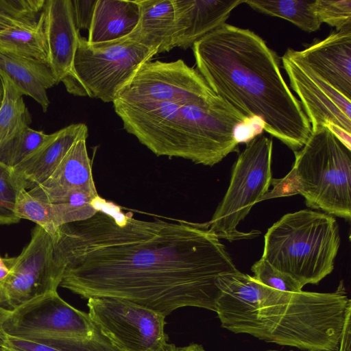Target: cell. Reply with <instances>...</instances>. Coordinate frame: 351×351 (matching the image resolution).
<instances>
[{"label":"cell","instance_id":"obj_37","mask_svg":"<svg viewBox=\"0 0 351 351\" xmlns=\"http://www.w3.org/2000/svg\"><path fill=\"white\" fill-rule=\"evenodd\" d=\"M3 81L0 76V106L3 99Z\"/></svg>","mask_w":351,"mask_h":351},{"label":"cell","instance_id":"obj_14","mask_svg":"<svg viewBox=\"0 0 351 351\" xmlns=\"http://www.w3.org/2000/svg\"><path fill=\"white\" fill-rule=\"evenodd\" d=\"M87 137L79 138L49 178L27 192L40 201L51 204L66 203L80 192L98 195L86 149Z\"/></svg>","mask_w":351,"mask_h":351},{"label":"cell","instance_id":"obj_23","mask_svg":"<svg viewBox=\"0 0 351 351\" xmlns=\"http://www.w3.org/2000/svg\"><path fill=\"white\" fill-rule=\"evenodd\" d=\"M0 346L5 351H119L100 332L90 339H23L4 335Z\"/></svg>","mask_w":351,"mask_h":351},{"label":"cell","instance_id":"obj_21","mask_svg":"<svg viewBox=\"0 0 351 351\" xmlns=\"http://www.w3.org/2000/svg\"><path fill=\"white\" fill-rule=\"evenodd\" d=\"M139 17L136 0H97L87 40L101 44L125 38L136 27Z\"/></svg>","mask_w":351,"mask_h":351},{"label":"cell","instance_id":"obj_28","mask_svg":"<svg viewBox=\"0 0 351 351\" xmlns=\"http://www.w3.org/2000/svg\"><path fill=\"white\" fill-rule=\"evenodd\" d=\"M45 0H0V32L37 23Z\"/></svg>","mask_w":351,"mask_h":351},{"label":"cell","instance_id":"obj_30","mask_svg":"<svg viewBox=\"0 0 351 351\" xmlns=\"http://www.w3.org/2000/svg\"><path fill=\"white\" fill-rule=\"evenodd\" d=\"M251 269L254 273L253 277L267 287L288 293L302 291L303 287L298 282L262 258L252 265Z\"/></svg>","mask_w":351,"mask_h":351},{"label":"cell","instance_id":"obj_12","mask_svg":"<svg viewBox=\"0 0 351 351\" xmlns=\"http://www.w3.org/2000/svg\"><path fill=\"white\" fill-rule=\"evenodd\" d=\"M216 96L197 69L179 59L145 62L121 89L116 99L191 105L206 103Z\"/></svg>","mask_w":351,"mask_h":351},{"label":"cell","instance_id":"obj_4","mask_svg":"<svg viewBox=\"0 0 351 351\" xmlns=\"http://www.w3.org/2000/svg\"><path fill=\"white\" fill-rule=\"evenodd\" d=\"M112 104L123 128L158 156L182 158L211 167L221 152L226 125L213 104L117 99Z\"/></svg>","mask_w":351,"mask_h":351},{"label":"cell","instance_id":"obj_19","mask_svg":"<svg viewBox=\"0 0 351 351\" xmlns=\"http://www.w3.org/2000/svg\"><path fill=\"white\" fill-rule=\"evenodd\" d=\"M140 10L138 23L124 39L149 49L157 54L176 47V30L172 0H136Z\"/></svg>","mask_w":351,"mask_h":351},{"label":"cell","instance_id":"obj_15","mask_svg":"<svg viewBox=\"0 0 351 351\" xmlns=\"http://www.w3.org/2000/svg\"><path fill=\"white\" fill-rule=\"evenodd\" d=\"M295 56L321 77L351 99V25L332 32Z\"/></svg>","mask_w":351,"mask_h":351},{"label":"cell","instance_id":"obj_24","mask_svg":"<svg viewBox=\"0 0 351 351\" xmlns=\"http://www.w3.org/2000/svg\"><path fill=\"white\" fill-rule=\"evenodd\" d=\"M315 3L308 0H244L243 3L258 12L289 21L311 33L318 30L322 24L315 12Z\"/></svg>","mask_w":351,"mask_h":351},{"label":"cell","instance_id":"obj_8","mask_svg":"<svg viewBox=\"0 0 351 351\" xmlns=\"http://www.w3.org/2000/svg\"><path fill=\"white\" fill-rule=\"evenodd\" d=\"M271 138L259 134L246 143L232 171L228 190L210 221L203 223L230 242L252 239L261 232H243L238 225L269 191L272 182Z\"/></svg>","mask_w":351,"mask_h":351},{"label":"cell","instance_id":"obj_39","mask_svg":"<svg viewBox=\"0 0 351 351\" xmlns=\"http://www.w3.org/2000/svg\"><path fill=\"white\" fill-rule=\"evenodd\" d=\"M269 351H276V350H269Z\"/></svg>","mask_w":351,"mask_h":351},{"label":"cell","instance_id":"obj_17","mask_svg":"<svg viewBox=\"0 0 351 351\" xmlns=\"http://www.w3.org/2000/svg\"><path fill=\"white\" fill-rule=\"evenodd\" d=\"M176 47L187 49L226 23L232 11L244 0H172Z\"/></svg>","mask_w":351,"mask_h":351},{"label":"cell","instance_id":"obj_10","mask_svg":"<svg viewBox=\"0 0 351 351\" xmlns=\"http://www.w3.org/2000/svg\"><path fill=\"white\" fill-rule=\"evenodd\" d=\"M311 130L328 128L351 150V99L314 72L289 49L281 58Z\"/></svg>","mask_w":351,"mask_h":351},{"label":"cell","instance_id":"obj_38","mask_svg":"<svg viewBox=\"0 0 351 351\" xmlns=\"http://www.w3.org/2000/svg\"><path fill=\"white\" fill-rule=\"evenodd\" d=\"M0 351H5V350L0 346Z\"/></svg>","mask_w":351,"mask_h":351},{"label":"cell","instance_id":"obj_7","mask_svg":"<svg viewBox=\"0 0 351 351\" xmlns=\"http://www.w3.org/2000/svg\"><path fill=\"white\" fill-rule=\"evenodd\" d=\"M156 55L155 50L124 38L90 44L80 36L72 67L61 82L75 96L113 103L137 69Z\"/></svg>","mask_w":351,"mask_h":351},{"label":"cell","instance_id":"obj_20","mask_svg":"<svg viewBox=\"0 0 351 351\" xmlns=\"http://www.w3.org/2000/svg\"><path fill=\"white\" fill-rule=\"evenodd\" d=\"M0 75L8 78L23 95L34 99L46 112L50 101L47 90L57 84L46 61L0 51Z\"/></svg>","mask_w":351,"mask_h":351},{"label":"cell","instance_id":"obj_1","mask_svg":"<svg viewBox=\"0 0 351 351\" xmlns=\"http://www.w3.org/2000/svg\"><path fill=\"white\" fill-rule=\"evenodd\" d=\"M90 217L51 239L60 286L88 299H123L165 317L186 306L215 311L217 278L237 270L203 223L137 219L100 196Z\"/></svg>","mask_w":351,"mask_h":351},{"label":"cell","instance_id":"obj_3","mask_svg":"<svg viewBox=\"0 0 351 351\" xmlns=\"http://www.w3.org/2000/svg\"><path fill=\"white\" fill-rule=\"evenodd\" d=\"M222 328L305 351H338L351 301L341 281L329 293L279 291L238 269L217 278Z\"/></svg>","mask_w":351,"mask_h":351},{"label":"cell","instance_id":"obj_34","mask_svg":"<svg viewBox=\"0 0 351 351\" xmlns=\"http://www.w3.org/2000/svg\"><path fill=\"white\" fill-rule=\"evenodd\" d=\"M14 257H2L0 254V288L10 273Z\"/></svg>","mask_w":351,"mask_h":351},{"label":"cell","instance_id":"obj_27","mask_svg":"<svg viewBox=\"0 0 351 351\" xmlns=\"http://www.w3.org/2000/svg\"><path fill=\"white\" fill-rule=\"evenodd\" d=\"M50 134L29 126L21 129L0 142V163L14 169L47 141Z\"/></svg>","mask_w":351,"mask_h":351},{"label":"cell","instance_id":"obj_36","mask_svg":"<svg viewBox=\"0 0 351 351\" xmlns=\"http://www.w3.org/2000/svg\"><path fill=\"white\" fill-rule=\"evenodd\" d=\"M10 310H8L0 306V341L4 335L2 331L3 324L10 315Z\"/></svg>","mask_w":351,"mask_h":351},{"label":"cell","instance_id":"obj_33","mask_svg":"<svg viewBox=\"0 0 351 351\" xmlns=\"http://www.w3.org/2000/svg\"><path fill=\"white\" fill-rule=\"evenodd\" d=\"M338 351H351V313L346 319Z\"/></svg>","mask_w":351,"mask_h":351},{"label":"cell","instance_id":"obj_26","mask_svg":"<svg viewBox=\"0 0 351 351\" xmlns=\"http://www.w3.org/2000/svg\"><path fill=\"white\" fill-rule=\"evenodd\" d=\"M1 76V75H0ZM3 97L0 106V142L32 121L31 114L23 100V95L6 77L1 76Z\"/></svg>","mask_w":351,"mask_h":351},{"label":"cell","instance_id":"obj_31","mask_svg":"<svg viewBox=\"0 0 351 351\" xmlns=\"http://www.w3.org/2000/svg\"><path fill=\"white\" fill-rule=\"evenodd\" d=\"M315 12L321 22L340 30L351 25V0H315Z\"/></svg>","mask_w":351,"mask_h":351},{"label":"cell","instance_id":"obj_11","mask_svg":"<svg viewBox=\"0 0 351 351\" xmlns=\"http://www.w3.org/2000/svg\"><path fill=\"white\" fill-rule=\"evenodd\" d=\"M2 331L6 336L23 339H90L99 333L88 313L70 305L57 291L11 310Z\"/></svg>","mask_w":351,"mask_h":351},{"label":"cell","instance_id":"obj_5","mask_svg":"<svg viewBox=\"0 0 351 351\" xmlns=\"http://www.w3.org/2000/svg\"><path fill=\"white\" fill-rule=\"evenodd\" d=\"M340 241L332 215L303 209L285 214L269 228L262 258L304 287L332 271Z\"/></svg>","mask_w":351,"mask_h":351},{"label":"cell","instance_id":"obj_35","mask_svg":"<svg viewBox=\"0 0 351 351\" xmlns=\"http://www.w3.org/2000/svg\"><path fill=\"white\" fill-rule=\"evenodd\" d=\"M160 351H206L204 348L198 343H191L183 347H176L173 344L167 343Z\"/></svg>","mask_w":351,"mask_h":351},{"label":"cell","instance_id":"obj_25","mask_svg":"<svg viewBox=\"0 0 351 351\" xmlns=\"http://www.w3.org/2000/svg\"><path fill=\"white\" fill-rule=\"evenodd\" d=\"M0 51L47 62L43 12L34 25L16 27L0 32Z\"/></svg>","mask_w":351,"mask_h":351},{"label":"cell","instance_id":"obj_16","mask_svg":"<svg viewBox=\"0 0 351 351\" xmlns=\"http://www.w3.org/2000/svg\"><path fill=\"white\" fill-rule=\"evenodd\" d=\"M47 62L57 84L70 71L80 38L71 0L45 1L42 10Z\"/></svg>","mask_w":351,"mask_h":351},{"label":"cell","instance_id":"obj_13","mask_svg":"<svg viewBox=\"0 0 351 351\" xmlns=\"http://www.w3.org/2000/svg\"><path fill=\"white\" fill-rule=\"evenodd\" d=\"M60 282L53 262L52 239L36 225L29 243L14 257L10 273L0 288V306L13 310L34 298L57 291Z\"/></svg>","mask_w":351,"mask_h":351},{"label":"cell","instance_id":"obj_2","mask_svg":"<svg viewBox=\"0 0 351 351\" xmlns=\"http://www.w3.org/2000/svg\"><path fill=\"white\" fill-rule=\"evenodd\" d=\"M196 69L213 93L293 152L311 127L280 71L278 57L254 32L224 23L192 46Z\"/></svg>","mask_w":351,"mask_h":351},{"label":"cell","instance_id":"obj_29","mask_svg":"<svg viewBox=\"0 0 351 351\" xmlns=\"http://www.w3.org/2000/svg\"><path fill=\"white\" fill-rule=\"evenodd\" d=\"M22 189L13 169L0 163V224L16 223L21 220L16 210Z\"/></svg>","mask_w":351,"mask_h":351},{"label":"cell","instance_id":"obj_6","mask_svg":"<svg viewBox=\"0 0 351 351\" xmlns=\"http://www.w3.org/2000/svg\"><path fill=\"white\" fill-rule=\"evenodd\" d=\"M289 173L296 193L308 207L350 220L351 150L326 127L311 130L304 145L294 152Z\"/></svg>","mask_w":351,"mask_h":351},{"label":"cell","instance_id":"obj_40","mask_svg":"<svg viewBox=\"0 0 351 351\" xmlns=\"http://www.w3.org/2000/svg\"><path fill=\"white\" fill-rule=\"evenodd\" d=\"M291 351H293V350H291Z\"/></svg>","mask_w":351,"mask_h":351},{"label":"cell","instance_id":"obj_9","mask_svg":"<svg viewBox=\"0 0 351 351\" xmlns=\"http://www.w3.org/2000/svg\"><path fill=\"white\" fill-rule=\"evenodd\" d=\"M88 315L119 351H160L167 343L165 315L132 302L109 297L88 299Z\"/></svg>","mask_w":351,"mask_h":351},{"label":"cell","instance_id":"obj_32","mask_svg":"<svg viewBox=\"0 0 351 351\" xmlns=\"http://www.w3.org/2000/svg\"><path fill=\"white\" fill-rule=\"evenodd\" d=\"M76 27L80 29H90L95 5L97 0H71Z\"/></svg>","mask_w":351,"mask_h":351},{"label":"cell","instance_id":"obj_18","mask_svg":"<svg viewBox=\"0 0 351 351\" xmlns=\"http://www.w3.org/2000/svg\"><path fill=\"white\" fill-rule=\"evenodd\" d=\"M83 136H88V127L83 123L69 125L51 134L47 141L12 169L21 186L29 191L45 181Z\"/></svg>","mask_w":351,"mask_h":351},{"label":"cell","instance_id":"obj_22","mask_svg":"<svg viewBox=\"0 0 351 351\" xmlns=\"http://www.w3.org/2000/svg\"><path fill=\"white\" fill-rule=\"evenodd\" d=\"M18 217L35 222L53 238L60 226L90 217L86 212L64 204H51L32 197L24 189L19 193L16 204Z\"/></svg>","mask_w":351,"mask_h":351}]
</instances>
